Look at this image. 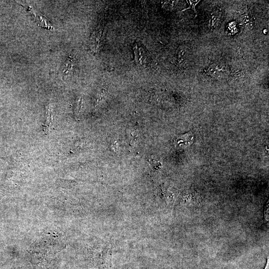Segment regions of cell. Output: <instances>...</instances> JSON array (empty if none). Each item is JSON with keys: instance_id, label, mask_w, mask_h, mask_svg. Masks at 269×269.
<instances>
[{"instance_id": "cell-1", "label": "cell", "mask_w": 269, "mask_h": 269, "mask_svg": "<svg viewBox=\"0 0 269 269\" xmlns=\"http://www.w3.org/2000/svg\"><path fill=\"white\" fill-rule=\"evenodd\" d=\"M106 31L103 27H98L90 39L91 48L94 52L101 49L105 42Z\"/></svg>"}, {"instance_id": "cell-2", "label": "cell", "mask_w": 269, "mask_h": 269, "mask_svg": "<svg viewBox=\"0 0 269 269\" xmlns=\"http://www.w3.org/2000/svg\"><path fill=\"white\" fill-rule=\"evenodd\" d=\"M133 49L135 63L141 65L146 64L149 60L148 55L146 51L137 44L134 45Z\"/></svg>"}, {"instance_id": "cell-3", "label": "cell", "mask_w": 269, "mask_h": 269, "mask_svg": "<svg viewBox=\"0 0 269 269\" xmlns=\"http://www.w3.org/2000/svg\"><path fill=\"white\" fill-rule=\"evenodd\" d=\"M206 74L212 78L220 79L225 76V70L223 66L217 63H213L210 65L205 69Z\"/></svg>"}, {"instance_id": "cell-4", "label": "cell", "mask_w": 269, "mask_h": 269, "mask_svg": "<svg viewBox=\"0 0 269 269\" xmlns=\"http://www.w3.org/2000/svg\"><path fill=\"white\" fill-rule=\"evenodd\" d=\"M27 9L29 11L31 14L34 16L38 25L48 29L53 28L49 21L45 17L35 12L34 10H32L30 7H28Z\"/></svg>"}, {"instance_id": "cell-5", "label": "cell", "mask_w": 269, "mask_h": 269, "mask_svg": "<svg viewBox=\"0 0 269 269\" xmlns=\"http://www.w3.org/2000/svg\"><path fill=\"white\" fill-rule=\"evenodd\" d=\"M189 51L185 46L181 47L178 53V62L180 66H184L187 63Z\"/></svg>"}, {"instance_id": "cell-6", "label": "cell", "mask_w": 269, "mask_h": 269, "mask_svg": "<svg viewBox=\"0 0 269 269\" xmlns=\"http://www.w3.org/2000/svg\"><path fill=\"white\" fill-rule=\"evenodd\" d=\"M52 120V112L50 106L46 108V120L44 125V131L46 134H48L49 129L51 126Z\"/></svg>"}, {"instance_id": "cell-7", "label": "cell", "mask_w": 269, "mask_h": 269, "mask_svg": "<svg viewBox=\"0 0 269 269\" xmlns=\"http://www.w3.org/2000/svg\"><path fill=\"white\" fill-rule=\"evenodd\" d=\"M220 15L221 12L218 9L213 11L211 13L209 25L211 28L215 27L216 24L219 20Z\"/></svg>"}, {"instance_id": "cell-8", "label": "cell", "mask_w": 269, "mask_h": 269, "mask_svg": "<svg viewBox=\"0 0 269 269\" xmlns=\"http://www.w3.org/2000/svg\"><path fill=\"white\" fill-rule=\"evenodd\" d=\"M200 1V0H186L187 3L189 4V6L182 10L181 11H184L188 9H191L194 11V13H195V15L194 16V18H195L197 15V12L195 9V6L199 3Z\"/></svg>"}, {"instance_id": "cell-9", "label": "cell", "mask_w": 269, "mask_h": 269, "mask_svg": "<svg viewBox=\"0 0 269 269\" xmlns=\"http://www.w3.org/2000/svg\"><path fill=\"white\" fill-rule=\"evenodd\" d=\"M83 100L82 97H80L75 103L74 109V114L76 117H78L81 112L82 108Z\"/></svg>"}, {"instance_id": "cell-10", "label": "cell", "mask_w": 269, "mask_h": 269, "mask_svg": "<svg viewBox=\"0 0 269 269\" xmlns=\"http://www.w3.org/2000/svg\"><path fill=\"white\" fill-rule=\"evenodd\" d=\"M148 162L151 167L155 170L159 169L161 166L160 162L156 160L152 156L149 159Z\"/></svg>"}, {"instance_id": "cell-11", "label": "cell", "mask_w": 269, "mask_h": 269, "mask_svg": "<svg viewBox=\"0 0 269 269\" xmlns=\"http://www.w3.org/2000/svg\"><path fill=\"white\" fill-rule=\"evenodd\" d=\"M242 20L243 23L248 27H251L252 26L250 18L248 13H244L242 15Z\"/></svg>"}, {"instance_id": "cell-12", "label": "cell", "mask_w": 269, "mask_h": 269, "mask_svg": "<svg viewBox=\"0 0 269 269\" xmlns=\"http://www.w3.org/2000/svg\"><path fill=\"white\" fill-rule=\"evenodd\" d=\"M232 77L235 78H245V73L242 70H237L231 73Z\"/></svg>"}, {"instance_id": "cell-13", "label": "cell", "mask_w": 269, "mask_h": 269, "mask_svg": "<svg viewBox=\"0 0 269 269\" xmlns=\"http://www.w3.org/2000/svg\"><path fill=\"white\" fill-rule=\"evenodd\" d=\"M269 259H268L267 260V264H266V267H265L264 269H269Z\"/></svg>"}]
</instances>
